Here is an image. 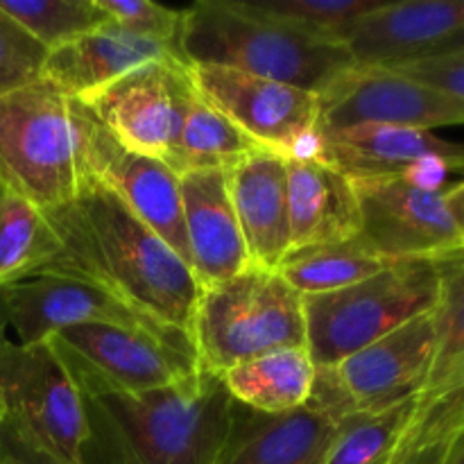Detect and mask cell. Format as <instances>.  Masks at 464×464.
Masks as SVG:
<instances>
[{"mask_svg":"<svg viewBox=\"0 0 464 464\" xmlns=\"http://www.w3.org/2000/svg\"><path fill=\"white\" fill-rule=\"evenodd\" d=\"M45 216L62 240V254L45 275L91 281L190 340L202 295L198 276L111 190L86 177L72 202Z\"/></svg>","mask_w":464,"mask_h":464,"instance_id":"obj_1","label":"cell"},{"mask_svg":"<svg viewBox=\"0 0 464 464\" xmlns=\"http://www.w3.org/2000/svg\"><path fill=\"white\" fill-rule=\"evenodd\" d=\"M82 397L89 444L107 449L111 464H216L234 424L236 401L207 370L166 388Z\"/></svg>","mask_w":464,"mask_h":464,"instance_id":"obj_2","label":"cell"},{"mask_svg":"<svg viewBox=\"0 0 464 464\" xmlns=\"http://www.w3.org/2000/svg\"><path fill=\"white\" fill-rule=\"evenodd\" d=\"M179 59L284 82L320 95L353 68L344 45L313 39L249 0H199L184 9Z\"/></svg>","mask_w":464,"mask_h":464,"instance_id":"obj_3","label":"cell"},{"mask_svg":"<svg viewBox=\"0 0 464 464\" xmlns=\"http://www.w3.org/2000/svg\"><path fill=\"white\" fill-rule=\"evenodd\" d=\"M3 464H86V403L50 343L0 340Z\"/></svg>","mask_w":464,"mask_h":464,"instance_id":"obj_4","label":"cell"},{"mask_svg":"<svg viewBox=\"0 0 464 464\" xmlns=\"http://www.w3.org/2000/svg\"><path fill=\"white\" fill-rule=\"evenodd\" d=\"M84 181L80 102L44 80L0 95V188L48 213Z\"/></svg>","mask_w":464,"mask_h":464,"instance_id":"obj_5","label":"cell"},{"mask_svg":"<svg viewBox=\"0 0 464 464\" xmlns=\"http://www.w3.org/2000/svg\"><path fill=\"white\" fill-rule=\"evenodd\" d=\"M190 343L199 370L218 376L276 349L306 347L304 295L276 270L249 266L202 288Z\"/></svg>","mask_w":464,"mask_h":464,"instance_id":"obj_6","label":"cell"},{"mask_svg":"<svg viewBox=\"0 0 464 464\" xmlns=\"http://www.w3.org/2000/svg\"><path fill=\"white\" fill-rule=\"evenodd\" d=\"M438 302L435 261H403L334 293L306 295V349L315 367H335Z\"/></svg>","mask_w":464,"mask_h":464,"instance_id":"obj_7","label":"cell"},{"mask_svg":"<svg viewBox=\"0 0 464 464\" xmlns=\"http://www.w3.org/2000/svg\"><path fill=\"white\" fill-rule=\"evenodd\" d=\"M82 394L145 392L179 383L199 370L198 358L140 329L80 324L48 338Z\"/></svg>","mask_w":464,"mask_h":464,"instance_id":"obj_8","label":"cell"},{"mask_svg":"<svg viewBox=\"0 0 464 464\" xmlns=\"http://www.w3.org/2000/svg\"><path fill=\"white\" fill-rule=\"evenodd\" d=\"M195 93L229 118L249 140L281 157L315 154L317 93L222 66H188Z\"/></svg>","mask_w":464,"mask_h":464,"instance_id":"obj_9","label":"cell"},{"mask_svg":"<svg viewBox=\"0 0 464 464\" xmlns=\"http://www.w3.org/2000/svg\"><path fill=\"white\" fill-rule=\"evenodd\" d=\"M193 98L190 68L170 57L136 68L82 104L127 150L170 163Z\"/></svg>","mask_w":464,"mask_h":464,"instance_id":"obj_10","label":"cell"},{"mask_svg":"<svg viewBox=\"0 0 464 464\" xmlns=\"http://www.w3.org/2000/svg\"><path fill=\"white\" fill-rule=\"evenodd\" d=\"M352 179L361 207L356 238L383 261H435L464 249L444 204V190L403 177Z\"/></svg>","mask_w":464,"mask_h":464,"instance_id":"obj_11","label":"cell"},{"mask_svg":"<svg viewBox=\"0 0 464 464\" xmlns=\"http://www.w3.org/2000/svg\"><path fill=\"white\" fill-rule=\"evenodd\" d=\"M317 98V131L361 125L435 131L440 127L464 125V100L399 75L390 68H349Z\"/></svg>","mask_w":464,"mask_h":464,"instance_id":"obj_12","label":"cell"},{"mask_svg":"<svg viewBox=\"0 0 464 464\" xmlns=\"http://www.w3.org/2000/svg\"><path fill=\"white\" fill-rule=\"evenodd\" d=\"M7 324L21 344L45 343L68 326L116 324L148 331L181 352L193 353V344L179 331L127 306L91 281L66 275H41L0 290Z\"/></svg>","mask_w":464,"mask_h":464,"instance_id":"obj_13","label":"cell"},{"mask_svg":"<svg viewBox=\"0 0 464 464\" xmlns=\"http://www.w3.org/2000/svg\"><path fill=\"white\" fill-rule=\"evenodd\" d=\"M80 125L86 177L111 190L143 225L188 263L179 175L168 163L131 152L118 143L82 102Z\"/></svg>","mask_w":464,"mask_h":464,"instance_id":"obj_14","label":"cell"},{"mask_svg":"<svg viewBox=\"0 0 464 464\" xmlns=\"http://www.w3.org/2000/svg\"><path fill=\"white\" fill-rule=\"evenodd\" d=\"M315 157L349 177H403L433 190H447V177L464 170V143L408 127L317 131Z\"/></svg>","mask_w":464,"mask_h":464,"instance_id":"obj_15","label":"cell"},{"mask_svg":"<svg viewBox=\"0 0 464 464\" xmlns=\"http://www.w3.org/2000/svg\"><path fill=\"white\" fill-rule=\"evenodd\" d=\"M435 353L433 311L329 367L352 412H379L421 397Z\"/></svg>","mask_w":464,"mask_h":464,"instance_id":"obj_16","label":"cell"},{"mask_svg":"<svg viewBox=\"0 0 464 464\" xmlns=\"http://www.w3.org/2000/svg\"><path fill=\"white\" fill-rule=\"evenodd\" d=\"M464 30V0L381 3L344 36L353 66L388 68L420 59Z\"/></svg>","mask_w":464,"mask_h":464,"instance_id":"obj_17","label":"cell"},{"mask_svg":"<svg viewBox=\"0 0 464 464\" xmlns=\"http://www.w3.org/2000/svg\"><path fill=\"white\" fill-rule=\"evenodd\" d=\"M188 263L199 285L222 284L249 267L247 247L236 218L227 170L179 175Z\"/></svg>","mask_w":464,"mask_h":464,"instance_id":"obj_18","label":"cell"},{"mask_svg":"<svg viewBox=\"0 0 464 464\" xmlns=\"http://www.w3.org/2000/svg\"><path fill=\"white\" fill-rule=\"evenodd\" d=\"M170 57L175 54L166 45L134 34L109 18L104 25L48 50L41 80L66 98L86 102L136 68Z\"/></svg>","mask_w":464,"mask_h":464,"instance_id":"obj_19","label":"cell"},{"mask_svg":"<svg viewBox=\"0 0 464 464\" xmlns=\"http://www.w3.org/2000/svg\"><path fill=\"white\" fill-rule=\"evenodd\" d=\"M249 266L279 270L290 252L288 157L258 150L227 170Z\"/></svg>","mask_w":464,"mask_h":464,"instance_id":"obj_20","label":"cell"},{"mask_svg":"<svg viewBox=\"0 0 464 464\" xmlns=\"http://www.w3.org/2000/svg\"><path fill=\"white\" fill-rule=\"evenodd\" d=\"M338 424L313 403L281 415L236 403L231 433L216 464H324Z\"/></svg>","mask_w":464,"mask_h":464,"instance_id":"obj_21","label":"cell"},{"mask_svg":"<svg viewBox=\"0 0 464 464\" xmlns=\"http://www.w3.org/2000/svg\"><path fill=\"white\" fill-rule=\"evenodd\" d=\"M290 249L347 243L361 234L353 179L315 157H288Z\"/></svg>","mask_w":464,"mask_h":464,"instance_id":"obj_22","label":"cell"},{"mask_svg":"<svg viewBox=\"0 0 464 464\" xmlns=\"http://www.w3.org/2000/svg\"><path fill=\"white\" fill-rule=\"evenodd\" d=\"M315 362L306 347L276 349L220 374L236 403L263 415L306 406L315 385Z\"/></svg>","mask_w":464,"mask_h":464,"instance_id":"obj_23","label":"cell"},{"mask_svg":"<svg viewBox=\"0 0 464 464\" xmlns=\"http://www.w3.org/2000/svg\"><path fill=\"white\" fill-rule=\"evenodd\" d=\"M59 254L62 240L48 216L0 188V290L45 275Z\"/></svg>","mask_w":464,"mask_h":464,"instance_id":"obj_24","label":"cell"},{"mask_svg":"<svg viewBox=\"0 0 464 464\" xmlns=\"http://www.w3.org/2000/svg\"><path fill=\"white\" fill-rule=\"evenodd\" d=\"M258 150L261 148L249 140L229 118L222 116L195 93L168 166L177 175L190 170H229Z\"/></svg>","mask_w":464,"mask_h":464,"instance_id":"obj_25","label":"cell"},{"mask_svg":"<svg viewBox=\"0 0 464 464\" xmlns=\"http://www.w3.org/2000/svg\"><path fill=\"white\" fill-rule=\"evenodd\" d=\"M388 266L392 263L376 256L361 240L353 238L347 243L290 249L276 272L306 297L361 284Z\"/></svg>","mask_w":464,"mask_h":464,"instance_id":"obj_26","label":"cell"},{"mask_svg":"<svg viewBox=\"0 0 464 464\" xmlns=\"http://www.w3.org/2000/svg\"><path fill=\"white\" fill-rule=\"evenodd\" d=\"M435 353L429 381L420 399L438 394L464 372V249L435 258Z\"/></svg>","mask_w":464,"mask_h":464,"instance_id":"obj_27","label":"cell"},{"mask_svg":"<svg viewBox=\"0 0 464 464\" xmlns=\"http://www.w3.org/2000/svg\"><path fill=\"white\" fill-rule=\"evenodd\" d=\"M464 433V372L438 394L417 401L390 464H440Z\"/></svg>","mask_w":464,"mask_h":464,"instance_id":"obj_28","label":"cell"},{"mask_svg":"<svg viewBox=\"0 0 464 464\" xmlns=\"http://www.w3.org/2000/svg\"><path fill=\"white\" fill-rule=\"evenodd\" d=\"M420 397L379 412L343 417L324 464H390Z\"/></svg>","mask_w":464,"mask_h":464,"instance_id":"obj_29","label":"cell"},{"mask_svg":"<svg viewBox=\"0 0 464 464\" xmlns=\"http://www.w3.org/2000/svg\"><path fill=\"white\" fill-rule=\"evenodd\" d=\"M0 12L18 23L45 50L109 21L95 0H0Z\"/></svg>","mask_w":464,"mask_h":464,"instance_id":"obj_30","label":"cell"},{"mask_svg":"<svg viewBox=\"0 0 464 464\" xmlns=\"http://www.w3.org/2000/svg\"><path fill=\"white\" fill-rule=\"evenodd\" d=\"M249 3L313 39L343 45L349 30L383 0H249Z\"/></svg>","mask_w":464,"mask_h":464,"instance_id":"obj_31","label":"cell"},{"mask_svg":"<svg viewBox=\"0 0 464 464\" xmlns=\"http://www.w3.org/2000/svg\"><path fill=\"white\" fill-rule=\"evenodd\" d=\"M95 3L113 23L134 32V34L166 45L179 59L177 45H179L184 9L163 7V5L150 3V0H95Z\"/></svg>","mask_w":464,"mask_h":464,"instance_id":"obj_32","label":"cell"},{"mask_svg":"<svg viewBox=\"0 0 464 464\" xmlns=\"http://www.w3.org/2000/svg\"><path fill=\"white\" fill-rule=\"evenodd\" d=\"M45 54L39 41L0 12V95L39 82Z\"/></svg>","mask_w":464,"mask_h":464,"instance_id":"obj_33","label":"cell"},{"mask_svg":"<svg viewBox=\"0 0 464 464\" xmlns=\"http://www.w3.org/2000/svg\"><path fill=\"white\" fill-rule=\"evenodd\" d=\"M388 68L399 75L411 77V80L433 86L442 93L464 100V50L426 54V57L394 63Z\"/></svg>","mask_w":464,"mask_h":464,"instance_id":"obj_34","label":"cell"},{"mask_svg":"<svg viewBox=\"0 0 464 464\" xmlns=\"http://www.w3.org/2000/svg\"><path fill=\"white\" fill-rule=\"evenodd\" d=\"M444 204H447V211L451 216L453 225H456L464 247V181H458V184L449 186L444 190Z\"/></svg>","mask_w":464,"mask_h":464,"instance_id":"obj_35","label":"cell"},{"mask_svg":"<svg viewBox=\"0 0 464 464\" xmlns=\"http://www.w3.org/2000/svg\"><path fill=\"white\" fill-rule=\"evenodd\" d=\"M440 464H464V433L447 449Z\"/></svg>","mask_w":464,"mask_h":464,"instance_id":"obj_36","label":"cell"},{"mask_svg":"<svg viewBox=\"0 0 464 464\" xmlns=\"http://www.w3.org/2000/svg\"><path fill=\"white\" fill-rule=\"evenodd\" d=\"M453 50H464V30L456 32V34H453L451 39L444 41V44L440 45V48H435L433 53H429V54H438V53H453ZM424 57H426V54H424Z\"/></svg>","mask_w":464,"mask_h":464,"instance_id":"obj_37","label":"cell"},{"mask_svg":"<svg viewBox=\"0 0 464 464\" xmlns=\"http://www.w3.org/2000/svg\"><path fill=\"white\" fill-rule=\"evenodd\" d=\"M7 311H5V302H3V295H0V340H7Z\"/></svg>","mask_w":464,"mask_h":464,"instance_id":"obj_38","label":"cell"},{"mask_svg":"<svg viewBox=\"0 0 464 464\" xmlns=\"http://www.w3.org/2000/svg\"><path fill=\"white\" fill-rule=\"evenodd\" d=\"M5 417V401H3V394H0V421H3Z\"/></svg>","mask_w":464,"mask_h":464,"instance_id":"obj_39","label":"cell"},{"mask_svg":"<svg viewBox=\"0 0 464 464\" xmlns=\"http://www.w3.org/2000/svg\"><path fill=\"white\" fill-rule=\"evenodd\" d=\"M0 464H3V462H0Z\"/></svg>","mask_w":464,"mask_h":464,"instance_id":"obj_40","label":"cell"}]
</instances>
